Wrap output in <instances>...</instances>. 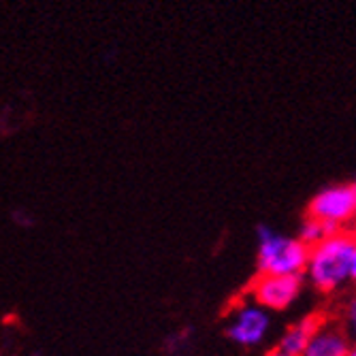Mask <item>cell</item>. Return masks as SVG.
<instances>
[{"label": "cell", "mask_w": 356, "mask_h": 356, "mask_svg": "<svg viewBox=\"0 0 356 356\" xmlns=\"http://www.w3.org/2000/svg\"><path fill=\"white\" fill-rule=\"evenodd\" d=\"M305 275L320 293H335L356 277V237L352 231H337L309 248Z\"/></svg>", "instance_id": "6da1fadb"}, {"label": "cell", "mask_w": 356, "mask_h": 356, "mask_svg": "<svg viewBox=\"0 0 356 356\" xmlns=\"http://www.w3.org/2000/svg\"><path fill=\"white\" fill-rule=\"evenodd\" d=\"M258 254L256 263L258 271L269 275H303L309 248L303 245L297 237H288L271 226L261 224L256 229Z\"/></svg>", "instance_id": "7a4b0ae2"}, {"label": "cell", "mask_w": 356, "mask_h": 356, "mask_svg": "<svg viewBox=\"0 0 356 356\" xmlns=\"http://www.w3.org/2000/svg\"><path fill=\"white\" fill-rule=\"evenodd\" d=\"M307 216L322 220L337 231H346V226L354 222L356 216V186L354 181L333 184L322 188L309 201Z\"/></svg>", "instance_id": "3957f363"}, {"label": "cell", "mask_w": 356, "mask_h": 356, "mask_svg": "<svg viewBox=\"0 0 356 356\" xmlns=\"http://www.w3.org/2000/svg\"><path fill=\"white\" fill-rule=\"evenodd\" d=\"M303 290V275L258 273L250 284V301L265 312H284L293 305Z\"/></svg>", "instance_id": "277c9868"}, {"label": "cell", "mask_w": 356, "mask_h": 356, "mask_svg": "<svg viewBox=\"0 0 356 356\" xmlns=\"http://www.w3.org/2000/svg\"><path fill=\"white\" fill-rule=\"evenodd\" d=\"M271 331V318L269 312L258 307L252 301H245L235 307L229 327H226V335L229 339L241 348H256L261 346Z\"/></svg>", "instance_id": "5b68a950"}, {"label": "cell", "mask_w": 356, "mask_h": 356, "mask_svg": "<svg viewBox=\"0 0 356 356\" xmlns=\"http://www.w3.org/2000/svg\"><path fill=\"white\" fill-rule=\"evenodd\" d=\"M325 327L322 325L320 316H307L303 320H299L297 325L288 327L284 331V335L280 337V341L269 350L267 356H303L309 339Z\"/></svg>", "instance_id": "8992f818"}, {"label": "cell", "mask_w": 356, "mask_h": 356, "mask_svg": "<svg viewBox=\"0 0 356 356\" xmlns=\"http://www.w3.org/2000/svg\"><path fill=\"white\" fill-rule=\"evenodd\" d=\"M348 337L337 329L322 327L307 343L303 356H346L350 352Z\"/></svg>", "instance_id": "52a82bcc"}, {"label": "cell", "mask_w": 356, "mask_h": 356, "mask_svg": "<svg viewBox=\"0 0 356 356\" xmlns=\"http://www.w3.org/2000/svg\"><path fill=\"white\" fill-rule=\"evenodd\" d=\"M337 233L335 226L327 224V222H322V220H316V218H305L303 224H301V229H299V241L307 248H314L316 243H320L322 239H327L329 235Z\"/></svg>", "instance_id": "ba28073f"}, {"label": "cell", "mask_w": 356, "mask_h": 356, "mask_svg": "<svg viewBox=\"0 0 356 356\" xmlns=\"http://www.w3.org/2000/svg\"><path fill=\"white\" fill-rule=\"evenodd\" d=\"M346 356H356V352H354V348H352V350H350V352H348Z\"/></svg>", "instance_id": "9c48e42d"}]
</instances>
